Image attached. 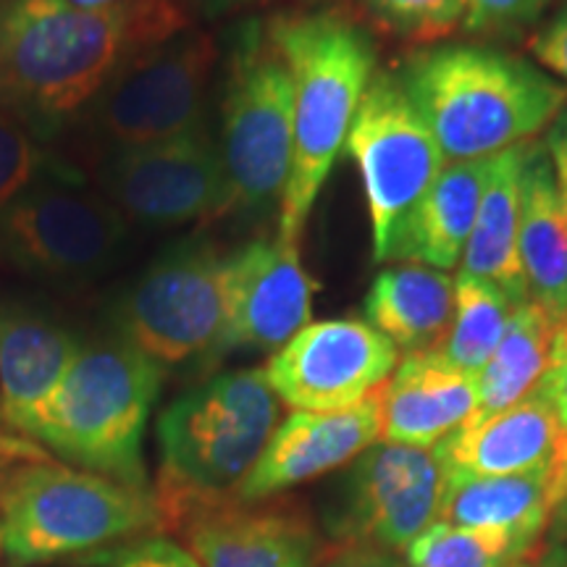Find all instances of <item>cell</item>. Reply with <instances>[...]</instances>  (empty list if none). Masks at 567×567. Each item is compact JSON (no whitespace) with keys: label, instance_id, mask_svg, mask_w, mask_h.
I'll return each mask as SVG.
<instances>
[{"label":"cell","instance_id":"8fae6325","mask_svg":"<svg viewBox=\"0 0 567 567\" xmlns=\"http://www.w3.org/2000/svg\"><path fill=\"white\" fill-rule=\"evenodd\" d=\"M218 51L205 32L184 30L118 71L87 118L113 151H132L208 130L205 103Z\"/></svg>","mask_w":567,"mask_h":567},{"label":"cell","instance_id":"3957f363","mask_svg":"<svg viewBox=\"0 0 567 567\" xmlns=\"http://www.w3.org/2000/svg\"><path fill=\"white\" fill-rule=\"evenodd\" d=\"M268 38L287 63L295 92L292 172L276 237L284 245H300L310 210L375 74V45L363 27L337 13L276 17Z\"/></svg>","mask_w":567,"mask_h":567},{"label":"cell","instance_id":"d6986e66","mask_svg":"<svg viewBox=\"0 0 567 567\" xmlns=\"http://www.w3.org/2000/svg\"><path fill=\"white\" fill-rule=\"evenodd\" d=\"M373 396L379 442L421 450H434L478 408L476 375L446 365L434 350L408 354Z\"/></svg>","mask_w":567,"mask_h":567},{"label":"cell","instance_id":"4dcf8cb0","mask_svg":"<svg viewBox=\"0 0 567 567\" xmlns=\"http://www.w3.org/2000/svg\"><path fill=\"white\" fill-rule=\"evenodd\" d=\"M551 0H465V30L486 38L530 30Z\"/></svg>","mask_w":567,"mask_h":567},{"label":"cell","instance_id":"1f68e13d","mask_svg":"<svg viewBox=\"0 0 567 567\" xmlns=\"http://www.w3.org/2000/svg\"><path fill=\"white\" fill-rule=\"evenodd\" d=\"M105 563L111 567H203L193 551L166 536L134 538L130 547L105 557Z\"/></svg>","mask_w":567,"mask_h":567},{"label":"cell","instance_id":"7c38bea8","mask_svg":"<svg viewBox=\"0 0 567 567\" xmlns=\"http://www.w3.org/2000/svg\"><path fill=\"white\" fill-rule=\"evenodd\" d=\"M97 182L126 221L147 229H176L231 213L229 176L208 130L113 151Z\"/></svg>","mask_w":567,"mask_h":567},{"label":"cell","instance_id":"7a4b0ae2","mask_svg":"<svg viewBox=\"0 0 567 567\" xmlns=\"http://www.w3.org/2000/svg\"><path fill=\"white\" fill-rule=\"evenodd\" d=\"M394 74L446 163L534 142L567 103L563 82L488 45L421 48Z\"/></svg>","mask_w":567,"mask_h":567},{"label":"cell","instance_id":"ab89813d","mask_svg":"<svg viewBox=\"0 0 567 567\" xmlns=\"http://www.w3.org/2000/svg\"><path fill=\"white\" fill-rule=\"evenodd\" d=\"M505 567H536V565H530V563H523V559H517V563H509V565H505Z\"/></svg>","mask_w":567,"mask_h":567},{"label":"cell","instance_id":"836d02e7","mask_svg":"<svg viewBox=\"0 0 567 567\" xmlns=\"http://www.w3.org/2000/svg\"><path fill=\"white\" fill-rule=\"evenodd\" d=\"M536 392H542L544 400L555 410L559 425L567 431V316L563 326H559L547 373L538 381Z\"/></svg>","mask_w":567,"mask_h":567},{"label":"cell","instance_id":"277c9868","mask_svg":"<svg viewBox=\"0 0 567 567\" xmlns=\"http://www.w3.org/2000/svg\"><path fill=\"white\" fill-rule=\"evenodd\" d=\"M279 425V396L264 368L218 373L158 417L161 528L197 502L234 496Z\"/></svg>","mask_w":567,"mask_h":567},{"label":"cell","instance_id":"f546056e","mask_svg":"<svg viewBox=\"0 0 567 567\" xmlns=\"http://www.w3.org/2000/svg\"><path fill=\"white\" fill-rule=\"evenodd\" d=\"M51 166L53 161L42 151V142L11 116L0 113V218Z\"/></svg>","mask_w":567,"mask_h":567},{"label":"cell","instance_id":"e575fe53","mask_svg":"<svg viewBox=\"0 0 567 567\" xmlns=\"http://www.w3.org/2000/svg\"><path fill=\"white\" fill-rule=\"evenodd\" d=\"M542 145L551 163V174H555L557 189L559 195H563V203L567 208V103L555 116V122L547 126Z\"/></svg>","mask_w":567,"mask_h":567},{"label":"cell","instance_id":"2e32d148","mask_svg":"<svg viewBox=\"0 0 567 567\" xmlns=\"http://www.w3.org/2000/svg\"><path fill=\"white\" fill-rule=\"evenodd\" d=\"M318 284L305 271L300 245L255 239L226 255V352H279L310 323Z\"/></svg>","mask_w":567,"mask_h":567},{"label":"cell","instance_id":"ba28073f","mask_svg":"<svg viewBox=\"0 0 567 567\" xmlns=\"http://www.w3.org/2000/svg\"><path fill=\"white\" fill-rule=\"evenodd\" d=\"M116 321L126 344L166 365H208L226 354V255L184 245L132 284Z\"/></svg>","mask_w":567,"mask_h":567},{"label":"cell","instance_id":"52a82bcc","mask_svg":"<svg viewBox=\"0 0 567 567\" xmlns=\"http://www.w3.org/2000/svg\"><path fill=\"white\" fill-rule=\"evenodd\" d=\"M218 151L229 176L231 210L281 208L295 153V92L268 27H247L234 48Z\"/></svg>","mask_w":567,"mask_h":567},{"label":"cell","instance_id":"74e56055","mask_svg":"<svg viewBox=\"0 0 567 567\" xmlns=\"http://www.w3.org/2000/svg\"><path fill=\"white\" fill-rule=\"evenodd\" d=\"M0 425H3V413H0ZM27 457H42V446L24 442L13 434H3V429H0V465L6 467Z\"/></svg>","mask_w":567,"mask_h":567},{"label":"cell","instance_id":"ffe728a7","mask_svg":"<svg viewBox=\"0 0 567 567\" xmlns=\"http://www.w3.org/2000/svg\"><path fill=\"white\" fill-rule=\"evenodd\" d=\"M80 350L76 337L48 318L0 305V413L13 436L34 444L42 408Z\"/></svg>","mask_w":567,"mask_h":567},{"label":"cell","instance_id":"d4e9b609","mask_svg":"<svg viewBox=\"0 0 567 567\" xmlns=\"http://www.w3.org/2000/svg\"><path fill=\"white\" fill-rule=\"evenodd\" d=\"M455 279L436 268L400 264L375 276L365 295V318L396 350H436L452 321Z\"/></svg>","mask_w":567,"mask_h":567},{"label":"cell","instance_id":"6da1fadb","mask_svg":"<svg viewBox=\"0 0 567 567\" xmlns=\"http://www.w3.org/2000/svg\"><path fill=\"white\" fill-rule=\"evenodd\" d=\"M189 24L179 0H0V113L45 142L90 113L126 63Z\"/></svg>","mask_w":567,"mask_h":567},{"label":"cell","instance_id":"30bf717a","mask_svg":"<svg viewBox=\"0 0 567 567\" xmlns=\"http://www.w3.org/2000/svg\"><path fill=\"white\" fill-rule=\"evenodd\" d=\"M126 224L109 197L53 163L0 218V255L38 279H92L122 252Z\"/></svg>","mask_w":567,"mask_h":567},{"label":"cell","instance_id":"44dd1931","mask_svg":"<svg viewBox=\"0 0 567 567\" xmlns=\"http://www.w3.org/2000/svg\"><path fill=\"white\" fill-rule=\"evenodd\" d=\"M563 502H567V465L513 476H446L439 520L513 530L542 542Z\"/></svg>","mask_w":567,"mask_h":567},{"label":"cell","instance_id":"e0dca14e","mask_svg":"<svg viewBox=\"0 0 567 567\" xmlns=\"http://www.w3.org/2000/svg\"><path fill=\"white\" fill-rule=\"evenodd\" d=\"M379 439V408L373 394L358 405L331 413L295 410L276 425L264 455L234 496L243 502H266L352 463Z\"/></svg>","mask_w":567,"mask_h":567},{"label":"cell","instance_id":"484cf974","mask_svg":"<svg viewBox=\"0 0 567 567\" xmlns=\"http://www.w3.org/2000/svg\"><path fill=\"white\" fill-rule=\"evenodd\" d=\"M563 321L565 318L551 316L534 300L515 305L494 354L476 373L478 408L473 417L499 413L534 392L547 373L551 347Z\"/></svg>","mask_w":567,"mask_h":567},{"label":"cell","instance_id":"4316f807","mask_svg":"<svg viewBox=\"0 0 567 567\" xmlns=\"http://www.w3.org/2000/svg\"><path fill=\"white\" fill-rule=\"evenodd\" d=\"M515 305L492 284L460 274L455 279V308L452 321L436 354L446 365L476 375L488 363L502 334H505Z\"/></svg>","mask_w":567,"mask_h":567},{"label":"cell","instance_id":"60d3db41","mask_svg":"<svg viewBox=\"0 0 567 567\" xmlns=\"http://www.w3.org/2000/svg\"><path fill=\"white\" fill-rule=\"evenodd\" d=\"M216 3H237V0H216Z\"/></svg>","mask_w":567,"mask_h":567},{"label":"cell","instance_id":"9c48e42d","mask_svg":"<svg viewBox=\"0 0 567 567\" xmlns=\"http://www.w3.org/2000/svg\"><path fill=\"white\" fill-rule=\"evenodd\" d=\"M344 147L363 179L373 260L392 264L410 210L446 166L394 71L373 74Z\"/></svg>","mask_w":567,"mask_h":567},{"label":"cell","instance_id":"d590c367","mask_svg":"<svg viewBox=\"0 0 567 567\" xmlns=\"http://www.w3.org/2000/svg\"><path fill=\"white\" fill-rule=\"evenodd\" d=\"M323 567H402L394 551L365 547V544H347L337 557H331Z\"/></svg>","mask_w":567,"mask_h":567},{"label":"cell","instance_id":"f35d334b","mask_svg":"<svg viewBox=\"0 0 567 567\" xmlns=\"http://www.w3.org/2000/svg\"><path fill=\"white\" fill-rule=\"evenodd\" d=\"M66 3L80 6V9H111V6L134 3V0H66Z\"/></svg>","mask_w":567,"mask_h":567},{"label":"cell","instance_id":"8992f818","mask_svg":"<svg viewBox=\"0 0 567 567\" xmlns=\"http://www.w3.org/2000/svg\"><path fill=\"white\" fill-rule=\"evenodd\" d=\"M161 384L163 368L132 344L82 347L42 408L34 444L80 471L153 492L142 444Z\"/></svg>","mask_w":567,"mask_h":567},{"label":"cell","instance_id":"f1b7e54d","mask_svg":"<svg viewBox=\"0 0 567 567\" xmlns=\"http://www.w3.org/2000/svg\"><path fill=\"white\" fill-rule=\"evenodd\" d=\"M375 30L429 48L465 24V0H363Z\"/></svg>","mask_w":567,"mask_h":567},{"label":"cell","instance_id":"7402d4cb","mask_svg":"<svg viewBox=\"0 0 567 567\" xmlns=\"http://www.w3.org/2000/svg\"><path fill=\"white\" fill-rule=\"evenodd\" d=\"M492 158L452 161L410 210L392 264H417L452 271L463 260L476 224Z\"/></svg>","mask_w":567,"mask_h":567},{"label":"cell","instance_id":"83f0119b","mask_svg":"<svg viewBox=\"0 0 567 567\" xmlns=\"http://www.w3.org/2000/svg\"><path fill=\"white\" fill-rule=\"evenodd\" d=\"M536 538L502 528H467L436 520L405 549L408 567H505L536 547Z\"/></svg>","mask_w":567,"mask_h":567},{"label":"cell","instance_id":"5bb4252c","mask_svg":"<svg viewBox=\"0 0 567 567\" xmlns=\"http://www.w3.org/2000/svg\"><path fill=\"white\" fill-rule=\"evenodd\" d=\"M400 363V350L358 318L308 323L289 339L264 373L268 386L292 410L331 413L371 396Z\"/></svg>","mask_w":567,"mask_h":567},{"label":"cell","instance_id":"d6a6232c","mask_svg":"<svg viewBox=\"0 0 567 567\" xmlns=\"http://www.w3.org/2000/svg\"><path fill=\"white\" fill-rule=\"evenodd\" d=\"M528 51L538 66L555 74L567 87V3L555 17L536 27L528 38Z\"/></svg>","mask_w":567,"mask_h":567},{"label":"cell","instance_id":"5b68a950","mask_svg":"<svg viewBox=\"0 0 567 567\" xmlns=\"http://www.w3.org/2000/svg\"><path fill=\"white\" fill-rule=\"evenodd\" d=\"M158 528L155 492L45 455L0 471V563L6 567L55 563Z\"/></svg>","mask_w":567,"mask_h":567},{"label":"cell","instance_id":"603a6c76","mask_svg":"<svg viewBox=\"0 0 567 567\" xmlns=\"http://www.w3.org/2000/svg\"><path fill=\"white\" fill-rule=\"evenodd\" d=\"M526 147L528 142L492 155V168L460 271L492 284L513 305L530 300L520 264V184Z\"/></svg>","mask_w":567,"mask_h":567},{"label":"cell","instance_id":"cb8c5ba5","mask_svg":"<svg viewBox=\"0 0 567 567\" xmlns=\"http://www.w3.org/2000/svg\"><path fill=\"white\" fill-rule=\"evenodd\" d=\"M520 264L528 297L567 316V208L544 145L528 142L520 184Z\"/></svg>","mask_w":567,"mask_h":567},{"label":"cell","instance_id":"9a60e30c","mask_svg":"<svg viewBox=\"0 0 567 567\" xmlns=\"http://www.w3.org/2000/svg\"><path fill=\"white\" fill-rule=\"evenodd\" d=\"M203 567H316L321 538L300 509L237 496L197 502L168 523Z\"/></svg>","mask_w":567,"mask_h":567},{"label":"cell","instance_id":"4fadbf2b","mask_svg":"<svg viewBox=\"0 0 567 567\" xmlns=\"http://www.w3.org/2000/svg\"><path fill=\"white\" fill-rule=\"evenodd\" d=\"M446 473L434 450L375 442L347 473L329 530L347 544L405 551L439 520Z\"/></svg>","mask_w":567,"mask_h":567},{"label":"cell","instance_id":"8d00e7d4","mask_svg":"<svg viewBox=\"0 0 567 567\" xmlns=\"http://www.w3.org/2000/svg\"><path fill=\"white\" fill-rule=\"evenodd\" d=\"M542 567H567V502L559 505L547 528Z\"/></svg>","mask_w":567,"mask_h":567},{"label":"cell","instance_id":"ac0fdd59","mask_svg":"<svg viewBox=\"0 0 567 567\" xmlns=\"http://www.w3.org/2000/svg\"><path fill=\"white\" fill-rule=\"evenodd\" d=\"M446 476H513L567 465V431L542 392L499 413L471 417L434 446Z\"/></svg>","mask_w":567,"mask_h":567}]
</instances>
